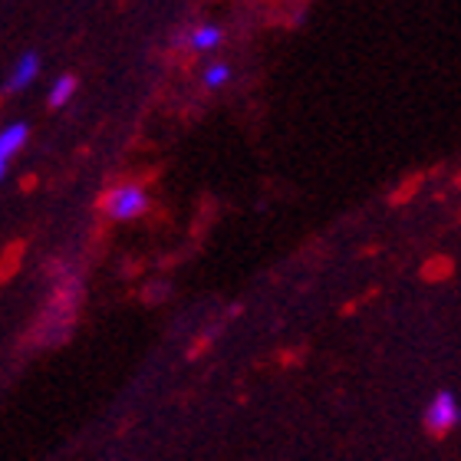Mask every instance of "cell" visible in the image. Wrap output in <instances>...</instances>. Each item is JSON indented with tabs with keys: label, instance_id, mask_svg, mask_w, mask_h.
<instances>
[{
	"label": "cell",
	"instance_id": "4",
	"mask_svg": "<svg viewBox=\"0 0 461 461\" xmlns=\"http://www.w3.org/2000/svg\"><path fill=\"white\" fill-rule=\"evenodd\" d=\"M37 69H40L37 53H23V57L17 59L14 73H10V89H27L30 83H33V77H37Z\"/></svg>",
	"mask_w": 461,
	"mask_h": 461
},
{
	"label": "cell",
	"instance_id": "3",
	"mask_svg": "<svg viewBox=\"0 0 461 461\" xmlns=\"http://www.w3.org/2000/svg\"><path fill=\"white\" fill-rule=\"evenodd\" d=\"M30 139V125L27 122H10L7 129H0V182L7 175L10 158L23 149V142Z\"/></svg>",
	"mask_w": 461,
	"mask_h": 461
},
{
	"label": "cell",
	"instance_id": "7",
	"mask_svg": "<svg viewBox=\"0 0 461 461\" xmlns=\"http://www.w3.org/2000/svg\"><path fill=\"white\" fill-rule=\"evenodd\" d=\"M228 79H230V67H228V63H212V67L204 69V86H208V89L224 86Z\"/></svg>",
	"mask_w": 461,
	"mask_h": 461
},
{
	"label": "cell",
	"instance_id": "5",
	"mask_svg": "<svg viewBox=\"0 0 461 461\" xmlns=\"http://www.w3.org/2000/svg\"><path fill=\"white\" fill-rule=\"evenodd\" d=\"M221 43V27H214V23H204V27H194L192 37H188V47L198 50V53H208Z\"/></svg>",
	"mask_w": 461,
	"mask_h": 461
},
{
	"label": "cell",
	"instance_id": "1",
	"mask_svg": "<svg viewBox=\"0 0 461 461\" xmlns=\"http://www.w3.org/2000/svg\"><path fill=\"white\" fill-rule=\"evenodd\" d=\"M145 204H149V198H145L142 185H119L106 194L103 208L115 221H129V218H139L145 212Z\"/></svg>",
	"mask_w": 461,
	"mask_h": 461
},
{
	"label": "cell",
	"instance_id": "2",
	"mask_svg": "<svg viewBox=\"0 0 461 461\" xmlns=\"http://www.w3.org/2000/svg\"><path fill=\"white\" fill-rule=\"evenodd\" d=\"M461 422V409H458V399L455 393H438L429 402V412H425V425H429V432L432 435H448L455 425Z\"/></svg>",
	"mask_w": 461,
	"mask_h": 461
},
{
	"label": "cell",
	"instance_id": "6",
	"mask_svg": "<svg viewBox=\"0 0 461 461\" xmlns=\"http://www.w3.org/2000/svg\"><path fill=\"white\" fill-rule=\"evenodd\" d=\"M73 93H77V79H73V77H59L57 83H53V93H50V106H53V109L67 106L69 99H73Z\"/></svg>",
	"mask_w": 461,
	"mask_h": 461
}]
</instances>
